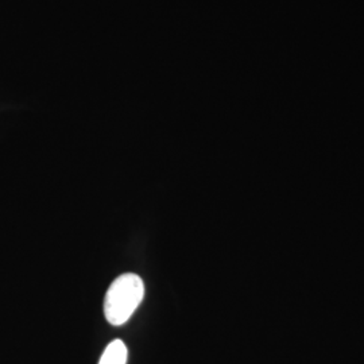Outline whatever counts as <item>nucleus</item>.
<instances>
[{
	"label": "nucleus",
	"instance_id": "2",
	"mask_svg": "<svg viewBox=\"0 0 364 364\" xmlns=\"http://www.w3.org/2000/svg\"><path fill=\"white\" fill-rule=\"evenodd\" d=\"M129 351L122 340H114L107 346L99 364H127Z\"/></svg>",
	"mask_w": 364,
	"mask_h": 364
},
{
	"label": "nucleus",
	"instance_id": "1",
	"mask_svg": "<svg viewBox=\"0 0 364 364\" xmlns=\"http://www.w3.org/2000/svg\"><path fill=\"white\" fill-rule=\"evenodd\" d=\"M144 297L142 278L136 274H123L117 278L107 291L105 314L111 326H123L130 320Z\"/></svg>",
	"mask_w": 364,
	"mask_h": 364
}]
</instances>
